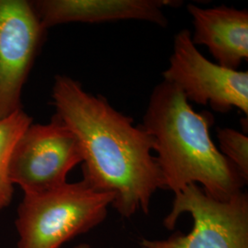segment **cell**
Wrapping results in <instances>:
<instances>
[{"label": "cell", "instance_id": "obj_1", "mask_svg": "<svg viewBox=\"0 0 248 248\" xmlns=\"http://www.w3.org/2000/svg\"><path fill=\"white\" fill-rule=\"evenodd\" d=\"M52 98L55 115L79 142L83 180L112 196L111 206L124 218L149 213L153 196L165 186L155 142L142 125L68 76L54 78Z\"/></svg>", "mask_w": 248, "mask_h": 248}, {"label": "cell", "instance_id": "obj_2", "mask_svg": "<svg viewBox=\"0 0 248 248\" xmlns=\"http://www.w3.org/2000/svg\"><path fill=\"white\" fill-rule=\"evenodd\" d=\"M142 128L155 142L165 189L176 195L190 184L227 201L248 183L211 137L214 117L196 112L181 90L166 80L151 93Z\"/></svg>", "mask_w": 248, "mask_h": 248}, {"label": "cell", "instance_id": "obj_3", "mask_svg": "<svg viewBox=\"0 0 248 248\" xmlns=\"http://www.w3.org/2000/svg\"><path fill=\"white\" fill-rule=\"evenodd\" d=\"M113 197L85 180L50 191L24 195L18 205V248H62L106 219Z\"/></svg>", "mask_w": 248, "mask_h": 248}, {"label": "cell", "instance_id": "obj_4", "mask_svg": "<svg viewBox=\"0 0 248 248\" xmlns=\"http://www.w3.org/2000/svg\"><path fill=\"white\" fill-rule=\"evenodd\" d=\"M189 213L193 228L165 240H141L142 248H248V196L241 191L227 201L207 195L196 184L175 195L164 226L174 229L178 218Z\"/></svg>", "mask_w": 248, "mask_h": 248}, {"label": "cell", "instance_id": "obj_5", "mask_svg": "<svg viewBox=\"0 0 248 248\" xmlns=\"http://www.w3.org/2000/svg\"><path fill=\"white\" fill-rule=\"evenodd\" d=\"M82 162L78 138L54 114L50 123H32L20 135L9 160V179L24 195L40 194L67 183Z\"/></svg>", "mask_w": 248, "mask_h": 248}, {"label": "cell", "instance_id": "obj_6", "mask_svg": "<svg viewBox=\"0 0 248 248\" xmlns=\"http://www.w3.org/2000/svg\"><path fill=\"white\" fill-rule=\"evenodd\" d=\"M186 29L174 39L173 53L164 79L181 90L188 102L220 113L238 108L248 115V72L231 70L209 61L197 49Z\"/></svg>", "mask_w": 248, "mask_h": 248}, {"label": "cell", "instance_id": "obj_7", "mask_svg": "<svg viewBox=\"0 0 248 248\" xmlns=\"http://www.w3.org/2000/svg\"><path fill=\"white\" fill-rule=\"evenodd\" d=\"M46 32L31 1L0 0V120L23 109V89Z\"/></svg>", "mask_w": 248, "mask_h": 248}, {"label": "cell", "instance_id": "obj_8", "mask_svg": "<svg viewBox=\"0 0 248 248\" xmlns=\"http://www.w3.org/2000/svg\"><path fill=\"white\" fill-rule=\"evenodd\" d=\"M36 14L45 30L66 23H105L142 20L168 25L167 7H178L173 0H33Z\"/></svg>", "mask_w": 248, "mask_h": 248}, {"label": "cell", "instance_id": "obj_9", "mask_svg": "<svg viewBox=\"0 0 248 248\" xmlns=\"http://www.w3.org/2000/svg\"><path fill=\"white\" fill-rule=\"evenodd\" d=\"M193 22V45L208 48L216 63L238 70L248 59V11L221 5L204 9L194 4L186 6Z\"/></svg>", "mask_w": 248, "mask_h": 248}, {"label": "cell", "instance_id": "obj_10", "mask_svg": "<svg viewBox=\"0 0 248 248\" xmlns=\"http://www.w3.org/2000/svg\"><path fill=\"white\" fill-rule=\"evenodd\" d=\"M32 123V118L24 109L0 120V212L11 203L14 193L9 176L12 151L20 135Z\"/></svg>", "mask_w": 248, "mask_h": 248}, {"label": "cell", "instance_id": "obj_11", "mask_svg": "<svg viewBox=\"0 0 248 248\" xmlns=\"http://www.w3.org/2000/svg\"><path fill=\"white\" fill-rule=\"evenodd\" d=\"M218 149L239 172L241 177L248 180V137L245 133L232 128H218Z\"/></svg>", "mask_w": 248, "mask_h": 248}, {"label": "cell", "instance_id": "obj_12", "mask_svg": "<svg viewBox=\"0 0 248 248\" xmlns=\"http://www.w3.org/2000/svg\"><path fill=\"white\" fill-rule=\"evenodd\" d=\"M76 248H91L89 247V245L87 244H80L78 247H76Z\"/></svg>", "mask_w": 248, "mask_h": 248}]
</instances>
